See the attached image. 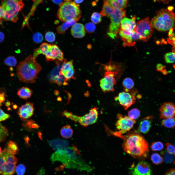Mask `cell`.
<instances>
[{"label": "cell", "instance_id": "1", "mask_svg": "<svg viewBox=\"0 0 175 175\" xmlns=\"http://www.w3.org/2000/svg\"><path fill=\"white\" fill-rule=\"evenodd\" d=\"M121 138L124 139L122 148L126 153L139 159H143L148 156L149 144L141 135L137 133H132L124 136H122Z\"/></svg>", "mask_w": 175, "mask_h": 175}, {"label": "cell", "instance_id": "2", "mask_svg": "<svg viewBox=\"0 0 175 175\" xmlns=\"http://www.w3.org/2000/svg\"><path fill=\"white\" fill-rule=\"evenodd\" d=\"M42 69L41 66L35 58L29 55L19 63L17 69V74L21 81L33 83L35 82Z\"/></svg>", "mask_w": 175, "mask_h": 175}, {"label": "cell", "instance_id": "3", "mask_svg": "<svg viewBox=\"0 0 175 175\" xmlns=\"http://www.w3.org/2000/svg\"><path fill=\"white\" fill-rule=\"evenodd\" d=\"M100 14L103 17L110 18L111 23L107 34L111 38L114 39L119 31L121 21L125 17V10L114 8L107 3L104 1Z\"/></svg>", "mask_w": 175, "mask_h": 175}, {"label": "cell", "instance_id": "4", "mask_svg": "<svg viewBox=\"0 0 175 175\" xmlns=\"http://www.w3.org/2000/svg\"><path fill=\"white\" fill-rule=\"evenodd\" d=\"M173 7L167 9H161L156 12L151 22L153 27L160 31H166L172 29L175 25V14L172 11Z\"/></svg>", "mask_w": 175, "mask_h": 175}, {"label": "cell", "instance_id": "5", "mask_svg": "<svg viewBox=\"0 0 175 175\" xmlns=\"http://www.w3.org/2000/svg\"><path fill=\"white\" fill-rule=\"evenodd\" d=\"M80 155L77 148L72 145L56 151L51 155V159L53 162L60 161L66 167H69L72 164H79L81 162Z\"/></svg>", "mask_w": 175, "mask_h": 175}, {"label": "cell", "instance_id": "6", "mask_svg": "<svg viewBox=\"0 0 175 175\" xmlns=\"http://www.w3.org/2000/svg\"><path fill=\"white\" fill-rule=\"evenodd\" d=\"M57 16L61 21L66 22L73 19L77 22L81 17L79 5L75 2L68 1L60 5Z\"/></svg>", "mask_w": 175, "mask_h": 175}, {"label": "cell", "instance_id": "7", "mask_svg": "<svg viewBox=\"0 0 175 175\" xmlns=\"http://www.w3.org/2000/svg\"><path fill=\"white\" fill-rule=\"evenodd\" d=\"M40 54L44 55L47 61L55 60L56 62H62L64 59L63 54L56 45L44 43L34 50L33 57L36 58Z\"/></svg>", "mask_w": 175, "mask_h": 175}, {"label": "cell", "instance_id": "8", "mask_svg": "<svg viewBox=\"0 0 175 175\" xmlns=\"http://www.w3.org/2000/svg\"><path fill=\"white\" fill-rule=\"evenodd\" d=\"M24 5L23 2H18L14 0H2L1 6L4 11L3 19L16 22L18 19L19 13Z\"/></svg>", "mask_w": 175, "mask_h": 175}, {"label": "cell", "instance_id": "9", "mask_svg": "<svg viewBox=\"0 0 175 175\" xmlns=\"http://www.w3.org/2000/svg\"><path fill=\"white\" fill-rule=\"evenodd\" d=\"M62 114L67 118L79 123L85 127L95 123L97 120L98 114L97 108L95 107L91 108L88 113L81 116L73 114L66 111H64Z\"/></svg>", "mask_w": 175, "mask_h": 175}, {"label": "cell", "instance_id": "10", "mask_svg": "<svg viewBox=\"0 0 175 175\" xmlns=\"http://www.w3.org/2000/svg\"><path fill=\"white\" fill-rule=\"evenodd\" d=\"M134 31L139 36L140 39L144 42L148 41L153 32V27L149 18L148 17L139 21Z\"/></svg>", "mask_w": 175, "mask_h": 175}, {"label": "cell", "instance_id": "11", "mask_svg": "<svg viewBox=\"0 0 175 175\" xmlns=\"http://www.w3.org/2000/svg\"><path fill=\"white\" fill-rule=\"evenodd\" d=\"M117 118L115 126L118 131L115 132L111 131L110 133L118 137L129 131L136 122L135 120L131 119L127 116H123L121 114L117 115Z\"/></svg>", "mask_w": 175, "mask_h": 175}, {"label": "cell", "instance_id": "12", "mask_svg": "<svg viewBox=\"0 0 175 175\" xmlns=\"http://www.w3.org/2000/svg\"><path fill=\"white\" fill-rule=\"evenodd\" d=\"M100 86L104 92L114 91V86L116 83L115 74L112 71L105 72L104 77L100 80Z\"/></svg>", "mask_w": 175, "mask_h": 175}, {"label": "cell", "instance_id": "13", "mask_svg": "<svg viewBox=\"0 0 175 175\" xmlns=\"http://www.w3.org/2000/svg\"><path fill=\"white\" fill-rule=\"evenodd\" d=\"M115 100H118L124 109L127 110L135 103L136 98L135 96L129 92L124 91L119 93L118 96L115 97Z\"/></svg>", "mask_w": 175, "mask_h": 175}, {"label": "cell", "instance_id": "14", "mask_svg": "<svg viewBox=\"0 0 175 175\" xmlns=\"http://www.w3.org/2000/svg\"><path fill=\"white\" fill-rule=\"evenodd\" d=\"M119 33L124 42V46H133L136 40L140 39L139 36L134 31H128L120 29Z\"/></svg>", "mask_w": 175, "mask_h": 175}, {"label": "cell", "instance_id": "15", "mask_svg": "<svg viewBox=\"0 0 175 175\" xmlns=\"http://www.w3.org/2000/svg\"><path fill=\"white\" fill-rule=\"evenodd\" d=\"M33 105V103L27 102L19 108L17 113L22 120H27L33 115L34 110Z\"/></svg>", "mask_w": 175, "mask_h": 175}, {"label": "cell", "instance_id": "16", "mask_svg": "<svg viewBox=\"0 0 175 175\" xmlns=\"http://www.w3.org/2000/svg\"><path fill=\"white\" fill-rule=\"evenodd\" d=\"M160 119L174 117L175 116V105L171 102L163 103L159 108Z\"/></svg>", "mask_w": 175, "mask_h": 175}, {"label": "cell", "instance_id": "17", "mask_svg": "<svg viewBox=\"0 0 175 175\" xmlns=\"http://www.w3.org/2000/svg\"><path fill=\"white\" fill-rule=\"evenodd\" d=\"M58 63V65L50 72L49 76V81L51 83H55L59 86L62 84L64 85H68L65 81V78L62 75H60L59 72L61 67Z\"/></svg>", "mask_w": 175, "mask_h": 175}, {"label": "cell", "instance_id": "18", "mask_svg": "<svg viewBox=\"0 0 175 175\" xmlns=\"http://www.w3.org/2000/svg\"><path fill=\"white\" fill-rule=\"evenodd\" d=\"M151 167L149 163L145 161L139 162L132 169V175H151Z\"/></svg>", "mask_w": 175, "mask_h": 175}, {"label": "cell", "instance_id": "19", "mask_svg": "<svg viewBox=\"0 0 175 175\" xmlns=\"http://www.w3.org/2000/svg\"><path fill=\"white\" fill-rule=\"evenodd\" d=\"M74 73L73 61H67L65 59L62 64L59 72L60 75H63L65 81H67L73 76Z\"/></svg>", "mask_w": 175, "mask_h": 175}, {"label": "cell", "instance_id": "20", "mask_svg": "<svg viewBox=\"0 0 175 175\" xmlns=\"http://www.w3.org/2000/svg\"><path fill=\"white\" fill-rule=\"evenodd\" d=\"M136 18L135 16H133L131 19L124 18L121 22L120 29L128 31H134L136 24Z\"/></svg>", "mask_w": 175, "mask_h": 175}, {"label": "cell", "instance_id": "21", "mask_svg": "<svg viewBox=\"0 0 175 175\" xmlns=\"http://www.w3.org/2000/svg\"><path fill=\"white\" fill-rule=\"evenodd\" d=\"M48 142L50 146L56 151L65 148L69 145L68 141L64 139H55L48 140Z\"/></svg>", "mask_w": 175, "mask_h": 175}, {"label": "cell", "instance_id": "22", "mask_svg": "<svg viewBox=\"0 0 175 175\" xmlns=\"http://www.w3.org/2000/svg\"><path fill=\"white\" fill-rule=\"evenodd\" d=\"M152 116L146 117L140 122L138 128V131L144 134L148 133L151 126L152 122L150 119Z\"/></svg>", "mask_w": 175, "mask_h": 175}, {"label": "cell", "instance_id": "23", "mask_svg": "<svg viewBox=\"0 0 175 175\" xmlns=\"http://www.w3.org/2000/svg\"><path fill=\"white\" fill-rule=\"evenodd\" d=\"M104 1L114 8L121 10L124 9L128 4V0H104Z\"/></svg>", "mask_w": 175, "mask_h": 175}, {"label": "cell", "instance_id": "24", "mask_svg": "<svg viewBox=\"0 0 175 175\" xmlns=\"http://www.w3.org/2000/svg\"><path fill=\"white\" fill-rule=\"evenodd\" d=\"M77 21L73 19L68 20L56 28L58 33L62 34L70 26L75 24Z\"/></svg>", "mask_w": 175, "mask_h": 175}, {"label": "cell", "instance_id": "25", "mask_svg": "<svg viewBox=\"0 0 175 175\" xmlns=\"http://www.w3.org/2000/svg\"><path fill=\"white\" fill-rule=\"evenodd\" d=\"M33 93L32 91L29 88L23 87L18 90L17 95L22 99H27L30 97Z\"/></svg>", "mask_w": 175, "mask_h": 175}, {"label": "cell", "instance_id": "26", "mask_svg": "<svg viewBox=\"0 0 175 175\" xmlns=\"http://www.w3.org/2000/svg\"><path fill=\"white\" fill-rule=\"evenodd\" d=\"M60 133L63 138L68 139L72 137L73 131L70 126L67 125L62 127Z\"/></svg>", "mask_w": 175, "mask_h": 175}, {"label": "cell", "instance_id": "27", "mask_svg": "<svg viewBox=\"0 0 175 175\" xmlns=\"http://www.w3.org/2000/svg\"><path fill=\"white\" fill-rule=\"evenodd\" d=\"M122 85L124 88V91L129 92L134 87V83L132 79L127 78L123 80Z\"/></svg>", "mask_w": 175, "mask_h": 175}, {"label": "cell", "instance_id": "28", "mask_svg": "<svg viewBox=\"0 0 175 175\" xmlns=\"http://www.w3.org/2000/svg\"><path fill=\"white\" fill-rule=\"evenodd\" d=\"M8 147L6 149L9 153L14 155L17 154L18 151L17 144L12 141H9L8 143Z\"/></svg>", "mask_w": 175, "mask_h": 175}, {"label": "cell", "instance_id": "29", "mask_svg": "<svg viewBox=\"0 0 175 175\" xmlns=\"http://www.w3.org/2000/svg\"><path fill=\"white\" fill-rule=\"evenodd\" d=\"M162 124L163 126L168 128L175 127V118L173 117L164 119L162 122Z\"/></svg>", "mask_w": 175, "mask_h": 175}, {"label": "cell", "instance_id": "30", "mask_svg": "<svg viewBox=\"0 0 175 175\" xmlns=\"http://www.w3.org/2000/svg\"><path fill=\"white\" fill-rule=\"evenodd\" d=\"M43 0H33L34 2L33 5L32 6L31 9L29 13L26 17L24 21L27 22V21L29 18L31 16H32L35 11L36 8L38 5L41 3Z\"/></svg>", "mask_w": 175, "mask_h": 175}, {"label": "cell", "instance_id": "31", "mask_svg": "<svg viewBox=\"0 0 175 175\" xmlns=\"http://www.w3.org/2000/svg\"><path fill=\"white\" fill-rule=\"evenodd\" d=\"M172 52L166 53L165 56L166 61L168 63H175V47H173Z\"/></svg>", "mask_w": 175, "mask_h": 175}, {"label": "cell", "instance_id": "32", "mask_svg": "<svg viewBox=\"0 0 175 175\" xmlns=\"http://www.w3.org/2000/svg\"><path fill=\"white\" fill-rule=\"evenodd\" d=\"M128 116L133 120L138 118L140 115V111L137 108H133L128 112Z\"/></svg>", "mask_w": 175, "mask_h": 175}, {"label": "cell", "instance_id": "33", "mask_svg": "<svg viewBox=\"0 0 175 175\" xmlns=\"http://www.w3.org/2000/svg\"><path fill=\"white\" fill-rule=\"evenodd\" d=\"M150 159L153 164L157 165L162 163L163 159L159 154L156 153L152 154L150 157Z\"/></svg>", "mask_w": 175, "mask_h": 175}, {"label": "cell", "instance_id": "34", "mask_svg": "<svg viewBox=\"0 0 175 175\" xmlns=\"http://www.w3.org/2000/svg\"><path fill=\"white\" fill-rule=\"evenodd\" d=\"M8 134V130L0 123V142L6 140Z\"/></svg>", "mask_w": 175, "mask_h": 175}, {"label": "cell", "instance_id": "35", "mask_svg": "<svg viewBox=\"0 0 175 175\" xmlns=\"http://www.w3.org/2000/svg\"><path fill=\"white\" fill-rule=\"evenodd\" d=\"M85 31L84 26L82 24L75 23L72 26L71 33H79Z\"/></svg>", "mask_w": 175, "mask_h": 175}, {"label": "cell", "instance_id": "36", "mask_svg": "<svg viewBox=\"0 0 175 175\" xmlns=\"http://www.w3.org/2000/svg\"><path fill=\"white\" fill-rule=\"evenodd\" d=\"M4 62L5 64L9 66H15L17 64L16 59L13 56H9L7 57L4 60Z\"/></svg>", "mask_w": 175, "mask_h": 175}, {"label": "cell", "instance_id": "37", "mask_svg": "<svg viewBox=\"0 0 175 175\" xmlns=\"http://www.w3.org/2000/svg\"><path fill=\"white\" fill-rule=\"evenodd\" d=\"M150 147L153 151H160L163 149L164 145L161 142L156 141L152 143Z\"/></svg>", "mask_w": 175, "mask_h": 175}, {"label": "cell", "instance_id": "38", "mask_svg": "<svg viewBox=\"0 0 175 175\" xmlns=\"http://www.w3.org/2000/svg\"><path fill=\"white\" fill-rule=\"evenodd\" d=\"M91 20L92 22L95 24H98L101 22L102 17L100 14L96 12H94L92 14Z\"/></svg>", "mask_w": 175, "mask_h": 175}, {"label": "cell", "instance_id": "39", "mask_svg": "<svg viewBox=\"0 0 175 175\" xmlns=\"http://www.w3.org/2000/svg\"><path fill=\"white\" fill-rule=\"evenodd\" d=\"M84 27L86 31L88 33H91L93 32L96 29V26L94 23L89 22L86 24Z\"/></svg>", "mask_w": 175, "mask_h": 175}, {"label": "cell", "instance_id": "40", "mask_svg": "<svg viewBox=\"0 0 175 175\" xmlns=\"http://www.w3.org/2000/svg\"><path fill=\"white\" fill-rule=\"evenodd\" d=\"M26 170L25 166L22 164H20L16 166L15 171L18 175H24Z\"/></svg>", "mask_w": 175, "mask_h": 175}, {"label": "cell", "instance_id": "41", "mask_svg": "<svg viewBox=\"0 0 175 175\" xmlns=\"http://www.w3.org/2000/svg\"><path fill=\"white\" fill-rule=\"evenodd\" d=\"M45 38L46 40L50 43L54 42L55 39V36L54 34L51 31L47 32L45 34Z\"/></svg>", "mask_w": 175, "mask_h": 175}, {"label": "cell", "instance_id": "42", "mask_svg": "<svg viewBox=\"0 0 175 175\" xmlns=\"http://www.w3.org/2000/svg\"><path fill=\"white\" fill-rule=\"evenodd\" d=\"M33 41L36 43H41L43 40V37L42 35L38 32L35 33L33 35Z\"/></svg>", "mask_w": 175, "mask_h": 175}, {"label": "cell", "instance_id": "43", "mask_svg": "<svg viewBox=\"0 0 175 175\" xmlns=\"http://www.w3.org/2000/svg\"><path fill=\"white\" fill-rule=\"evenodd\" d=\"M166 146V149L168 153L173 155L175 154V148L172 144L167 143Z\"/></svg>", "mask_w": 175, "mask_h": 175}, {"label": "cell", "instance_id": "44", "mask_svg": "<svg viewBox=\"0 0 175 175\" xmlns=\"http://www.w3.org/2000/svg\"><path fill=\"white\" fill-rule=\"evenodd\" d=\"M173 155L169 153H166L164 157L165 161L167 163H172L174 159V157Z\"/></svg>", "mask_w": 175, "mask_h": 175}, {"label": "cell", "instance_id": "45", "mask_svg": "<svg viewBox=\"0 0 175 175\" xmlns=\"http://www.w3.org/2000/svg\"><path fill=\"white\" fill-rule=\"evenodd\" d=\"M10 117L9 114L5 113L0 108V122L4 121Z\"/></svg>", "mask_w": 175, "mask_h": 175}, {"label": "cell", "instance_id": "46", "mask_svg": "<svg viewBox=\"0 0 175 175\" xmlns=\"http://www.w3.org/2000/svg\"><path fill=\"white\" fill-rule=\"evenodd\" d=\"M72 35L74 37L76 38H80L84 37L85 35V31L79 33H71Z\"/></svg>", "mask_w": 175, "mask_h": 175}, {"label": "cell", "instance_id": "47", "mask_svg": "<svg viewBox=\"0 0 175 175\" xmlns=\"http://www.w3.org/2000/svg\"><path fill=\"white\" fill-rule=\"evenodd\" d=\"M35 122L32 120H29L27 121L24 124L25 127L27 129H30L32 128L31 126L32 124Z\"/></svg>", "mask_w": 175, "mask_h": 175}, {"label": "cell", "instance_id": "48", "mask_svg": "<svg viewBox=\"0 0 175 175\" xmlns=\"http://www.w3.org/2000/svg\"><path fill=\"white\" fill-rule=\"evenodd\" d=\"M168 43L175 47V36L170 37L167 40Z\"/></svg>", "mask_w": 175, "mask_h": 175}, {"label": "cell", "instance_id": "49", "mask_svg": "<svg viewBox=\"0 0 175 175\" xmlns=\"http://www.w3.org/2000/svg\"><path fill=\"white\" fill-rule=\"evenodd\" d=\"M5 95L4 92H0V107L5 100Z\"/></svg>", "mask_w": 175, "mask_h": 175}, {"label": "cell", "instance_id": "50", "mask_svg": "<svg viewBox=\"0 0 175 175\" xmlns=\"http://www.w3.org/2000/svg\"><path fill=\"white\" fill-rule=\"evenodd\" d=\"M164 175H175V168H172L168 170Z\"/></svg>", "mask_w": 175, "mask_h": 175}, {"label": "cell", "instance_id": "51", "mask_svg": "<svg viewBox=\"0 0 175 175\" xmlns=\"http://www.w3.org/2000/svg\"><path fill=\"white\" fill-rule=\"evenodd\" d=\"M4 15V10L1 6H0V24H2V20Z\"/></svg>", "mask_w": 175, "mask_h": 175}, {"label": "cell", "instance_id": "52", "mask_svg": "<svg viewBox=\"0 0 175 175\" xmlns=\"http://www.w3.org/2000/svg\"><path fill=\"white\" fill-rule=\"evenodd\" d=\"M24 140L26 144L28 146H30L29 141L30 140L29 137L27 136H25L24 138Z\"/></svg>", "mask_w": 175, "mask_h": 175}, {"label": "cell", "instance_id": "53", "mask_svg": "<svg viewBox=\"0 0 175 175\" xmlns=\"http://www.w3.org/2000/svg\"><path fill=\"white\" fill-rule=\"evenodd\" d=\"M4 35L2 32L0 31V43L2 42L4 40Z\"/></svg>", "mask_w": 175, "mask_h": 175}, {"label": "cell", "instance_id": "54", "mask_svg": "<svg viewBox=\"0 0 175 175\" xmlns=\"http://www.w3.org/2000/svg\"><path fill=\"white\" fill-rule=\"evenodd\" d=\"M39 127V126L35 122L32 125L31 128L33 129H37Z\"/></svg>", "mask_w": 175, "mask_h": 175}, {"label": "cell", "instance_id": "55", "mask_svg": "<svg viewBox=\"0 0 175 175\" xmlns=\"http://www.w3.org/2000/svg\"><path fill=\"white\" fill-rule=\"evenodd\" d=\"M56 4H61L62 0H52Z\"/></svg>", "mask_w": 175, "mask_h": 175}, {"label": "cell", "instance_id": "56", "mask_svg": "<svg viewBox=\"0 0 175 175\" xmlns=\"http://www.w3.org/2000/svg\"><path fill=\"white\" fill-rule=\"evenodd\" d=\"M38 137L39 138L42 140H43V139L42 136V133L41 132L39 131H38Z\"/></svg>", "mask_w": 175, "mask_h": 175}, {"label": "cell", "instance_id": "57", "mask_svg": "<svg viewBox=\"0 0 175 175\" xmlns=\"http://www.w3.org/2000/svg\"><path fill=\"white\" fill-rule=\"evenodd\" d=\"M84 0H74L75 2L77 3H80L82 2Z\"/></svg>", "mask_w": 175, "mask_h": 175}, {"label": "cell", "instance_id": "58", "mask_svg": "<svg viewBox=\"0 0 175 175\" xmlns=\"http://www.w3.org/2000/svg\"><path fill=\"white\" fill-rule=\"evenodd\" d=\"M14 1L18 2H23L22 0H14Z\"/></svg>", "mask_w": 175, "mask_h": 175}, {"label": "cell", "instance_id": "59", "mask_svg": "<svg viewBox=\"0 0 175 175\" xmlns=\"http://www.w3.org/2000/svg\"><path fill=\"white\" fill-rule=\"evenodd\" d=\"M10 105V103L9 102H7L6 103V105L7 106H9Z\"/></svg>", "mask_w": 175, "mask_h": 175}, {"label": "cell", "instance_id": "60", "mask_svg": "<svg viewBox=\"0 0 175 175\" xmlns=\"http://www.w3.org/2000/svg\"><path fill=\"white\" fill-rule=\"evenodd\" d=\"M13 108L15 109H16L17 108V105H14L13 106Z\"/></svg>", "mask_w": 175, "mask_h": 175}, {"label": "cell", "instance_id": "61", "mask_svg": "<svg viewBox=\"0 0 175 175\" xmlns=\"http://www.w3.org/2000/svg\"><path fill=\"white\" fill-rule=\"evenodd\" d=\"M2 151L1 150V147H0V154L1 153V152Z\"/></svg>", "mask_w": 175, "mask_h": 175}, {"label": "cell", "instance_id": "62", "mask_svg": "<svg viewBox=\"0 0 175 175\" xmlns=\"http://www.w3.org/2000/svg\"><path fill=\"white\" fill-rule=\"evenodd\" d=\"M64 0L65 1H69L70 0Z\"/></svg>", "mask_w": 175, "mask_h": 175}, {"label": "cell", "instance_id": "63", "mask_svg": "<svg viewBox=\"0 0 175 175\" xmlns=\"http://www.w3.org/2000/svg\"></svg>", "mask_w": 175, "mask_h": 175}]
</instances>
